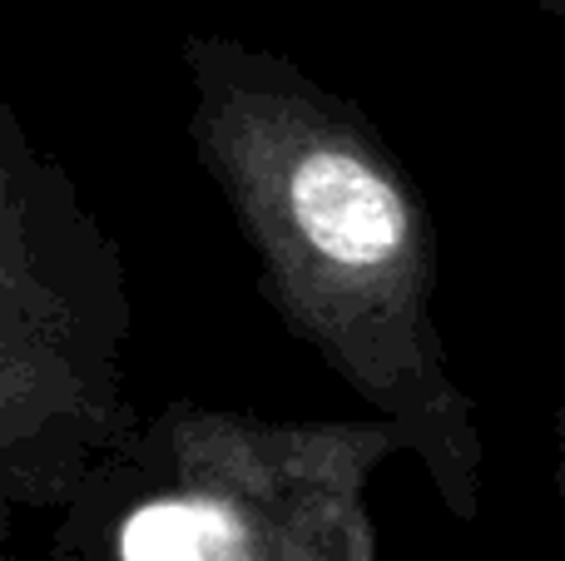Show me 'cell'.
I'll return each instance as SVG.
<instances>
[{"instance_id": "6da1fadb", "label": "cell", "mask_w": 565, "mask_h": 561, "mask_svg": "<svg viewBox=\"0 0 565 561\" xmlns=\"http://www.w3.org/2000/svg\"><path fill=\"white\" fill-rule=\"evenodd\" d=\"M189 139L292 338L402 433L441 507L481 517L487 443L431 318L437 229L407 165L348 95L288 55L189 35Z\"/></svg>"}, {"instance_id": "7a4b0ae2", "label": "cell", "mask_w": 565, "mask_h": 561, "mask_svg": "<svg viewBox=\"0 0 565 561\" xmlns=\"http://www.w3.org/2000/svg\"><path fill=\"white\" fill-rule=\"evenodd\" d=\"M119 244L0 95V561L139 427Z\"/></svg>"}, {"instance_id": "3957f363", "label": "cell", "mask_w": 565, "mask_h": 561, "mask_svg": "<svg viewBox=\"0 0 565 561\" xmlns=\"http://www.w3.org/2000/svg\"><path fill=\"white\" fill-rule=\"evenodd\" d=\"M312 423L174 403L85 477L55 561H268Z\"/></svg>"}, {"instance_id": "277c9868", "label": "cell", "mask_w": 565, "mask_h": 561, "mask_svg": "<svg viewBox=\"0 0 565 561\" xmlns=\"http://www.w3.org/2000/svg\"><path fill=\"white\" fill-rule=\"evenodd\" d=\"M392 453H407L387 417L312 423L292 487L278 507L268 561H377L367 487Z\"/></svg>"}, {"instance_id": "5b68a950", "label": "cell", "mask_w": 565, "mask_h": 561, "mask_svg": "<svg viewBox=\"0 0 565 561\" xmlns=\"http://www.w3.org/2000/svg\"><path fill=\"white\" fill-rule=\"evenodd\" d=\"M556 493L565 502V403L556 407Z\"/></svg>"}, {"instance_id": "8992f818", "label": "cell", "mask_w": 565, "mask_h": 561, "mask_svg": "<svg viewBox=\"0 0 565 561\" xmlns=\"http://www.w3.org/2000/svg\"><path fill=\"white\" fill-rule=\"evenodd\" d=\"M536 6H541V10H551L556 20H565V0H536Z\"/></svg>"}]
</instances>
